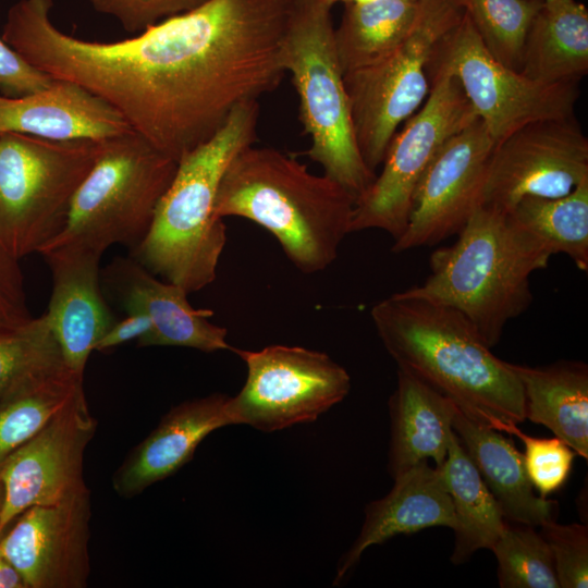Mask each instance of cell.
Returning <instances> with one entry per match:
<instances>
[{"label":"cell","instance_id":"obj_1","mask_svg":"<svg viewBox=\"0 0 588 588\" xmlns=\"http://www.w3.org/2000/svg\"><path fill=\"white\" fill-rule=\"evenodd\" d=\"M377 333L397 368L450 399L476 424L507 433L526 419L522 383L457 310L402 292L375 304Z\"/></svg>","mask_w":588,"mask_h":588},{"label":"cell","instance_id":"obj_2","mask_svg":"<svg viewBox=\"0 0 588 588\" xmlns=\"http://www.w3.org/2000/svg\"><path fill=\"white\" fill-rule=\"evenodd\" d=\"M355 203L341 184L311 173L294 154L250 145L225 169L215 211L262 226L299 271L316 273L336 259L352 233Z\"/></svg>","mask_w":588,"mask_h":588},{"label":"cell","instance_id":"obj_3","mask_svg":"<svg viewBox=\"0 0 588 588\" xmlns=\"http://www.w3.org/2000/svg\"><path fill=\"white\" fill-rule=\"evenodd\" d=\"M259 102L246 101L206 143L177 162L171 184L133 258L188 294L212 283L226 244V228L216 215V197L232 159L254 145Z\"/></svg>","mask_w":588,"mask_h":588},{"label":"cell","instance_id":"obj_4","mask_svg":"<svg viewBox=\"0 0 588 588\" xmlns=\"http://www.w3.org/2000/svg\"><path fill=\"white\" fill-rule=\"evenodd\" d=\"M457 241L433 252L430 274L402 293L461 313L492 348L532 302L530 275L552 256L509 213L477 206Z\"/></svg>","mask_w":588,"mask_h":588},{"label":"cell","instance_id":"obj_5","mask_svg":"<svg viewBox=\"0 0 588 588\" xmlns=\"http://www.w3.org/2000/svg\"><path fill=\"white\" fill-rule=\"evenodd\" d=\"M332 7L329 0H292L282 60L298 95L304 133L310 138L303 154L357 200L376 173L365 163L355 137L334 46Z\"/></svg>","mask_w":588,"mask_h":588},{"label":"cell","instance_id":"obj_6","mask_svg":"<svg viewBox=\"0 0 588 588\" xmlns=\"http://www.w3.org/2000/svg\"><path fill=\"white\" fill-rule=\"evenodd\" d=\"M93 167L74 193L62 229L39 250L71 247L103 254L136 248L146 236L177 162L134 131L96 142Z\"/></svg>","mask_w":588,"mask_h":588},{"label":"cell","instance_id":"obj_7","mask_svg":"<svg viewBox=\"0 0 588 588\" xmlns=\"http://www.w3.org/2000/svg\"><path fill=\"white\" fill-rule=\"evenodd\" d=\"M96 155L91 140L0 133V244L10 254L39 253L62 229Z\"/></svg>","mask_w":588,"mask_h":588},{"label":"cell","instance_id":"obj_8","mask_svg":"<svg viewBox=\"0 0 588 588\" xmlns=\"http://www.w3.org/2000/svg\"><path fill=\"white\" fill-rule=\"evenodd\" d=\"M463 15L452 0H420L414 27L399 47L373 64L343 74L357 145L375 173L397 127L428 97L433 49Z\"/></svg>","mask_w":588,"mask_h":588},{"label":"cell","instance_id":"obj_9","mask_svg":"<svg viewBox=\"0 0 588 588\" xmlns=\"http://www.w3.org/2000/svg\"><path fill=\"white\" fill-rule=\"evenodd\" d=\"M422 107L391 140L382 170L356 200L351 231L383 230L394 241L405 231L415 191L427 168L449 138L478 117L457 78L429 76Z\"/></svg>","mask_w":588,"mask_h":588},{"label":"cell","instance_id":"obj_10","mask_svg":"<svg viewBox=\"0 0 588 588\" xmlns=\"http://www.w3.org/2000/svg\"><path fill=\"white\" fill-rule=\"evenodd\" d=\"M427 72L457 78L495 144L526 124L575 117L578 84L541 83L503 65L465 13L434 47Z\"/></svg>","mask_w":588,"mask_h":588},{"label":"cell","instance_id":"obj_11","mask_svg":"<svg viewBox=\"0 0 588 588\" xmlns=\"http://www.w3.org/2000/svg\"><path fill=\"white\" fill-rule=\"evenodd\" d=\"M234 353L244 360L247 377L229 400L232 425L272 432L311 422L351 389L348 372L322 352L277 344Z\"/></svg>","mask_w":588,"mask_h":588},{"label":"cell","instance_id":"obj_12","mask_svg":"<svg viewBox=\"0 0 588 588\" xmlns=\"http://www.w3.org/2000/svg\"><path fill=\"white\" fill-rule=\"evenodd\" d=\"M586 180L588 139L575 117L537 121L495 144L478 206L506 213L524 197H562Z\"/></svg>","mask_w":588,"mask_h":588},{"label":"cell","instance_id":"obj_13","mask_svg":"<svg viewBox=\"0 0 588 588\" xmlns=\"http://www.w3.org/2000/svg\"><path fill=\"white\" fill-rule=\"evenodd\" d=\"M96 427L83 392L4 461L0 537L28 507L61 503L89 491L84 454Z\"/></svg>","mask_w":588,"mask_h":588},{"label":"cell","instance_id":"obj_14","mask_svg":"<svg viewBox=\"0 0 588 588\" xmlns=\"http://www.w3.org/2000/svg\"><path fill=\"white\" fill-rule=\"evenodd\" d=\"M494 146L479 118L446 140L418 183L407 226L392 252L432 246L462 230L478 206Z\"/></svg>","mask_w":588,"mask_h":588},{"label":"cell","instance_id":"obj_15","mask_svg":"<svg viewBox=\"0 0 588 588\" xmlns=\"http://www.w3.org/2000/svg\"><path fill=\"white\" fill-rule=\"evenodd\" d=\"M90 492L25 510L0 537L2 558L27 588H85L90 562Z\"/></svg>","mask_w":588,"mask_h":588},{"label":"cell","instance_id":"obj_16","mask_svg":"<svg viewBox=\"0 0 588 588\" xmlns=\"http://www.w3.org/2000/svg\"><path fill=\"white\" fill-rule=\"evenodd\" d=\"M103 285L126 313L145 314L152 331L137 345L181 346L206 353L231 351L228 330L210 321L213 311L196 309L187 292L159 280L134 258H115L102 274Z\"/></svg>","mask_w":588,"mask_h":588},{"label":"cell","instance_id":"obj_17","mask_svg":"<svg viewBox=\"0 0 588 588\" xmlns=\"http://www.w3.org/2000/svg\"><path fill=\"white\" fill-rule=\"evenodd\" d=\"M40 254L52 274V292L45 315L64 364L84 378L89 355L115 322L101 290L102 254L71 247Z\"/></svg>","mask_w":588,"mask_h":588},{"label":"cell","instance_id":"obj_18","mask_svg":"<svg viewBox=\"0 0 588 588\" xmlns=\"http://www.w3.org/2000/svg\"><path fill=\"white\" fill-rule=\"evenodd\" d=\"M229 400L223 393H212L172 407L115 470L114 491L132 498L175 474L193 458L205 438L232 425Z\"/></svg>","mask_w":588,"mask_h":588},{"label":"cell","instance_id":"obj_19","mask_svg":"<svg viewBox=\"0 0 588 588\" xmlns=\"http://www.w3.org/2000/svg\"><path fill=\"white\" fill-rule=\"evenodd\" d=\"M128 131L113 107L69 81L54 79L48 88L20 97L0 94V133L98 142Z\"/></svg>","mask_w":588,"mask_h":588},{"label":"cell","instance_id":"obj_20","mask_svg":"<svg viewBox=\"0 0 588 588\" xmlns=\"http://www.w3.org/2000/svg\"><path fill=\"white\" fill-rule=\"evenodd\" d=\"M455 524L453 504L440 468L421 462L395 477L391 491L366 506L360 532L341 559L333 584L340 583L373 544L428 527L454 529Z\"/></svg>","mask_w":588,"mask_h":588},{"label":"cell","instance_id":"obj_21","mask_svg":"<svg viewBox=\"0 0 588 588\" xmlns=\"http://www.w3.org/2000/svg\"><path fill=\"white\" fill-rule=\"evenodd\" d=\"M457 408L432 387L397 368L396 389L389 400L391 439L389 473L393 479L421 462L440 468L448 455Z\"/></svg>","mask_w":588,"mask_h":588},{"label":"cell","instance_id":"obj_22","mask_svg":"<svg viewBox=\"0 0 588 588\" xmlns=\"http://www.w3.org/2000/svg\"><path fill=\"white\" fill-rule=\"evenodd\" d=\"M452 427L507 522L539 527L555 520L558 502L536 494L524 455L510 439L458 409Z\"/></svg>","mask_w":588,"mask_h":588},{"label":"cell","instance_id":"obj_23","mask_svg":"<svg viewBox=\"0 0 588 588\" xmlns=\"http://www.w3.org/2000/svg\"><path fill=\"white\" fill-rule=\"evenodd\" d=\"M511 367L523 387L526 419L547 427L587 460L588 366L560 360L546 366Z\"/></svg>","mask_w":588,"mask_h":588},{"label":"cell","instance_id":"obj_24","mask_svg":"<svg viewBox=\"0 0 588 588\" xmlns=\"http://www.w3.org/2000/svg\"><path fill=\"white\" fill-rule=\"evenodd\" d=\"M519 72L547 84H578L588 72V11L576 0L543 2L528 29Z\"/></svg>","mask_w":588,"mask_h":588},{"label":"cell","instance_id":"obj_25","mask_svg":"<svg viewBox=\"0 0 588 588\" xmlns=\"http://www.w3.org/2000/svg\"><path fill=\"white\" fill-rule=\"evenodd\" d=\"M440 470L455 514L451 561L457 565L478 550H491L506 519L455 432Z\"/></svg>","mask_w":588,"mask_h":588},{"label":"cell","instance_id":"obj_26","mask_svg":"<svg viewBox=\"0 0 588 588\" xmlns=\"http://www.w3.org/2000/svg\"><path fill=\"white\" fill-rule=\"evenodd\" d=\"M419 1L368 0L345 2L340 25L334 28V46L343 74L391 53L411 33Z\"/></svg>","mask_w":588,"mask_h":588},{"label":"cell","instance_id":"obj_27","mask_svg":"<svg viewBox=\"0 0 588 588\" xmlns=\"http://www.w3.org/2000/svg\"><path fill=\"white\" fill-rule=\"evenodd\" d=\"M83 380L63 364L29 378L0 400V468L84 392Z\"/></svg>","mask_w":588,"mask_h":588},{"label":"cell","instance_id":"obj_28","mask_svg":"<svg viewBox=\"0 0 588 588\" xmlns=\"http://www.w3.org/2000/svg\"><path fill=\"white\" fill-rule=\"evenodd\" d=\"M506 213L551 255H567L588 270V180L562 197H524Z\"/></svg>","mask_w":588,"mask_h":588},{"label":"cell","instance_id":"obj_29","mask_svg":"<svg viewBox=\"0 0 588 588\" xmlns=\"http://www.w3.org/2000/svg\"><path fill=\"white\" fill-rule=\"evenodd\" d=\"M470 20L489 53L519 72L524 42L544 0H452Z\"/></svg>","mask_w":588,"mask_h":588},{"label":"cell","instance_id":"obj_30","mask_svg":"<svg viewBox=\"0 0 588 588\" xmlns=\"http://www.w3.org/2000/svg\"><path fill=\"white\" fill-rule=\"evenodd\" d=\"M63 364L45 314L0 328V400L29 378Z\"/></svg>","mask_w":588,"mask_h":588},{"label":"cell","instance_id":"obj_31","mask_svg":"<svg viewBox=\"0 0 588 588\" xmlns=\"http://www.w3.org/2000/svg\"><path fill=\"white\" fill-rule=\"evenodd\" d=\"M507 523L491 551L502 588H560L552 552L535 527Z\"/></svg>","mask_w":588,"mask_h":588},{"label":"cell","instance_id":"obj_32","mask_svg":"<svg viewBox=\"0 0 588 588\" xmlns=\"http://www.w3.org/2000/svg\"><path fill=\"white\" fill-rule=\"evenodd\" d=\"M509 434H514L525 445L524 462L527 475L535 490L542 499L560 490L566 482L576 453L561 439L534 438L512 426Z\"/></svg>","mask_w":588,"mask_h":588},{"label":"cell","instance_id":"obj_33","mask_svg":"<svg viewBox=\"0 0 588 588\" xmlns=\"http://www.w3.org/2000/svg\"><path fill=\"white\" fill-rule=\"evenodd\" d=\"M540 534L552 552L556 577L562 588L588 586V527L550 520L542 524Z\"/></svg>","mask_w":588,"mask_h":588},{"label":"cell","instance_id":"obj_34","mask_svg":"<svg viewBox=\"0 0 588 588\" xmlns=\"http://www.w3.org/2000/svg\"><path fill=\"white\" fill-rule=\"evenodd\" d=\"M99 13L115 17L128 33L198 8L208 0H89Z\"/></svg>","mask_w":588,"mask_h":588},{"label":"cell","instance_id":"obj_35","mask_svg":"<svg viewBox=\"0 0 588 588\" xmlns=\"http://www.w3.org/2000/svg\"><path fill=\"white\" fill-rule=\"evenodd\" d=\"M54 78L29 64L0 38V94L20 97L48 88Z\"/></svg>","mask_w":588,"mask_h":588},{"label":"cell","instance_id":"obj_36","mask_svg":"<svg viewBox=\"0 0 588 588\" xmlns=\"http://www.w3.org/2000/svg\"><path fill=\"white\" fill-rule=\"evenodd\" d=\"M19 260L0 244V328L16 327L33 318Z\"/></svg>","mask_w":588,"mask_h":588},{"label":"cell","instance_id":"obj_37","mask_svg":"<svg viewBox=\"0 0 588 588\" xmlns=\"http://www.w3.org/2000/svg\"><path fill=\"white\" fill-rule=\"evenodd\" d=\"M152 331L150 319L140 313H127V316L115 321L107 333L97 342L95 351L107 352L132 340L142 342Z\"/></svg>","mask_w":588,"mask_h":588},{"label":"cell","instance_id":"obj_38","mask_svg":"<svg viewBox=\"0 0 588 588\" xmlns=\"http://www.w3.org/2000/svg\"><path fill=\"white\" fill-rule=\"evenodd\" d=\"M0 588H27L19 571L4 558L0 559Z\"/></svg>","mask_w":588,"mask_h":588},{"label":"cell","instance_id":"obj_39","mask_svg":"<svg viewBox=\"0 0 588 588\" xmlns=\"http://www.w3.org/2000/svg\"><path fill=\"white\" fill-rule=\"evenodd\" d=\"M3 503H4V489H3L2 481L0 479V517H1L2 509H3Z\"/></svg>","mask_w":588,"mask_h":588},{"label":"cell","instance_id":"obj_40","mask_svg":"<svg viewBox=\"0 0 588 588\" xmlns=\"http://www.w3.org/2000/svg\"><path fill=\"white\" fill-rule=\"evenodd\" d=\"M551 1H553V0H544V2H551Z\"/></svg>","mask_w":588,"mask_h":588},{"label":"cell","instance_id":"obj_41","mask_svg":"<svg viewBox=\"0 0 588 588\" xmlns=\"http://www.w3.org/2000/svg\"><path fill=\"white\" fill-rule=\"evenodd\" d=\"M1 558H2V555H1V551H0V559H1Z\"/></svg>","mask_w":588,"mask_h":588}]
</instances>
